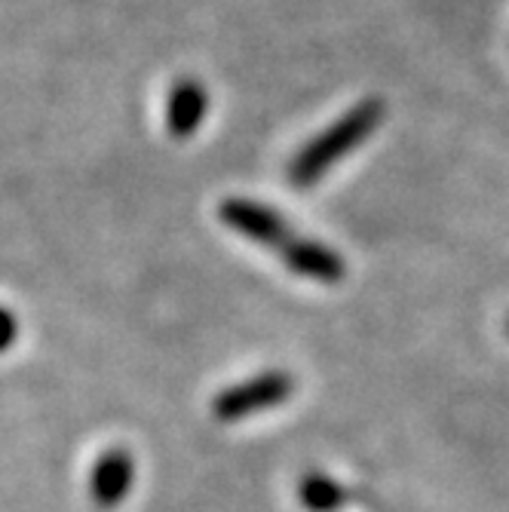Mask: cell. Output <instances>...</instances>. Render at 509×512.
I'll return each mask as SVG.
<instances>
[{
	"label": "cell",
	"mask_w": 509,
	"mask_h": 512,
	"mask_svg": "<svg viewBox=\"0 0 509 512\" xmlns=\"http://www.w3.org/2000/svg\"><path fill=\"white\" fill-rule=\"evenodd\" d=\"M218 215L230 230H237L240 237H246V240H252V243H258L264 249L283 252L289 246V240L295 237L289 221L280 212L264 206V203H255V200H243V197L224 200Z\"/></svg>",
	"instance_id": "cell-3"
},
{
	"label": "cell",
	"mask_w": 509,
	"mask_h": 512,
	"mask_svg": "<svg viewBox=\"0 0 509 512\" xmlns=\"http://www.w3.org/2000/svg\"><path fill=\"white\" fill-rule=\"evenodd\" d=\"M132 476H135V467L126 451H120V448L105 451L96 460V467H92V476H89V494L96 500V506H102V509L117 506L129 494Z\"/></svg>",
	"instance_id": "cell-6"
},
{
	"label": "cell",
	"mask_w": 509,
	"mask_h": 512,
	"mask_svg": "<svg viewBox=\"0 0 509 512\" xmlns=\"http://www.w3.org/2000/svg\"><path fill=\"white\" fill-rule=\"evenodd\" d=\"M209 111V92L200 80L184 77L169 89L166 99V129L175 138H188L194 135Z\"/></svg>",
	"instance_id": "cell-5"
},
{
	"label": "cell",
	"mask_w": 509,
	"mask_h": 512,
	"mask_svg": "<svg viewBox=\"0 0 509 512\" xmlns=\"http://www.w3.org/2000/svg\"><path fill=\"white\" fill-rule=\"evenodd\" d=\"M280 255L292 273L304 279H316V283H338L347 273V264L335 249H329L326 243L307 240V237H292Z\"/></svg>",
	"instance_id": "cell-4"
},
{
	"label": "cell",
	"mask_w": 509,
	"mask_h": 512,
	"mask_svg": "<svg viewBox=\"0 0 509 512\" xmlns=\"http://www.w3.org/2000/svg\"><path fill=\"white\" fill-rule=\"evenodd\" d=\"M16 335H19V322L13 316L10 307H0V353L10 350L16 344Z\"/></svg>",
	"instance_id": "cell-8"
},
{
	"label": "cell",
	"mask_w": 509,
	"mask_h": 512,
	"mask_svg": "<svg viewBox=\"0 0 509 512\" xmlns=\"http://www.w3.org/2000/svg\"><path fill=\"white\" fill-rule=\"evenodd\" d=\"M301 500L310 512H335L344 500V491L326 476H307L301 482Z\"/></svg>",
	"instance_id": "cell-7"
},
{
	"label": "cell",
	"mask_w": 509,
	"mask_h": 512,
	"mask_svg": "<svg viewBox=\"0 0 509 512\" xmlns=\"http://www.w3.org/2000/svg\"><path fill=\"white\" fill-rule=\"evenodd\" d=\"M295 390V381L286 371H264V375L243 381L237 387H230L215 396L212 411L218 421H243L249 414H258L264 408L283 405Z\"/></svg>",
	"instance_id": "cell-2"
},
{
	"label": "cell",
	"mask_w": 509,
	"mask_h": 512,
	"mask_svg": "<svg viewBox=\"0 0 509 512\" xmlns=\"http://www.w3.org/2000/svg\"><path fill=\"white\" fill-rule=\"evenodd\" d=\"M384 120V102L365 99L347 114H341L326 132H319L313 142H307L289 163V181L295 188H310L326 175L338 160L353 154L368 135H372Z\"/></svg>",
	"instance_id": "cell-1"
}]
</instances>
